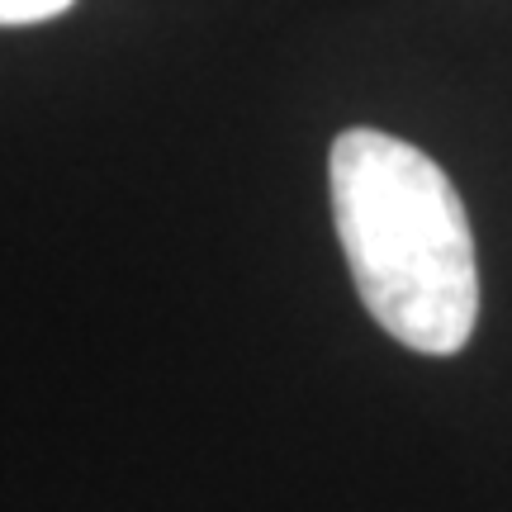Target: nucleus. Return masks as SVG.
Segmentation results:
<instances>
[{
  "instance_id": "obj_1",
  "label": "nucleus",
  "mask_w": 512,
  "mask_h": 512,
  "mask_svg": "<svg viewBox=\"0 0 512 512\" xmlns=\"http://www.w3.org/2000/svg\"><path fill=\"white\" fill-rule=\"evenodd\" d=\"M328 181L370 318L422 356H456L479 318V266L451 176L394 133L347 128L332 138Z\"/></svg>"
},
{
  "instance_id": "obj_2",
  "label": "nucleus",
  "mask_w": 512,
  "mask_h": 512,
  "mask_svg": "<svg viewBox=\"0 0 512 512\" xmlns=\"http://www.w3.org/2000/svg\"><path fill=\"white\" fill-rule=\"evenodd\" d=\"M76 0H0V24L15 29V24H43V19L67 15Z\"/></svg>"
}]
</instances>
